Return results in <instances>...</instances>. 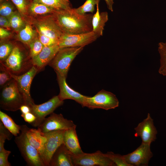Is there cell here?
Listing matches in <instances>:
<instances>
[{
    "label": "cell",
    "mask_w": 166,
    "mask_h": 166,
    "mask_svg": "<svg viewBox=\"0 0 166 166\" xmlns=\"http://www.w3.org/2000/svg\"><path fill=\"white\" fill-rule=\"evenodd\" d=\"M63 34H77L92 31V14H79L72 8L56 10L52 14Z\"/></svg>",
    "instance_id": "1"
},
{
    "label": "cell",
    "mask_w": 166,
    "mask_h": 166,
    "mask_svg": "<svg viewBox=\"0 0 166 166\" xmlns=\"http://www.w3.org/2000/svg\"><path fill=\"white\" fill-rule=\"evenodd\" d=\"M27 127L26 125H20V132L15 136L14 141L28 165L44 166L38 151L28 140L26 134Z\"/></svg>",
    "instance_id": "2"
},
{
    "label": "cell",
    "mask_w": 166,
    "mask_h": 166,
    "mask_svg": "<svg viewBox=\"0 0 166 166\" xmlns=\"http://www.w3.org/2000/svg\"><path fill=\"white\" fill-rule=\"evenodd\" d=\"M0 93V107L6 111H16L25 104V100L13 78L2 88Z\"/></svg>",
    "instance_id": "3"
},
{
    "label": "cell",
    "mask_w": 166,
    "mask_h": 166,
    "mask_svg": "<svg viewBox=\"0 0 166 166\" xmlns=\"http://www.w3.org/2000/svg\"><path fill=\"white\" fill-rule=\"evenodd\" d=\"M84 47H68L60 48L49 64L55 72L66 77L71 64Z\"/></svg>",
    "instance_id": "4"
},
{
    "label": "cell",
    "mask_w": 166,
    "mask_h": 166,
    "mask_svg": "<svg viewBox=\"0 0 166 166\" xmlns=\"http://www.w3.org/2000/svg\"><path fill=\"white\" fill-rule=\"evenodd\" d=\"M119 104L118 100L115 95L102 89L92 97L87 96L84 107L91 109H101L107 110L115 109Z\"/></svg>",
    "instance_id": "5"
},
{
    "label": "cell",
    "mask_w": 166,
    "mask_h": 166,
    "mask_svg": "<svg viewBox=\"0 0 166 166\" xmlns=\"http://www.w3.org/2000/svg\"><path fill=\"white\" fill-rule=\"evenodd\" d=\"M72 162L73 166H116L100 150L90 153L84 152L77 156L73 155Z\"/></svg>",
    "instance_id": "6"
},
{
    "label": "cell",
    "mask_w": 166,
    "mask_h": 166,
    "mask_svg": "<svg viewBox=\"0 0 166 166\" xmlns=\"http://www.w3.org/2000/svg\"><path fill=\"white\" fill-rule=\"evenodd\" d=\"M38 71L34 65L25 73L18 75L11 73L13 78L16 81L18 89L22 96L25 104L30 107L34 104L30 93L32 80Z\"/></svg>",
    "instance_id": "7"
},
{
    "label": "cell",
    "mask_w": 166,
    "mask_h": 166,
    "mask_svg": "<svg viewBox=\"0 0 166 166\" xmlns=\"http://www.w3.org/2000/svg\"><path fill=\"white\" fill-rule=\"evenodd\" d=\"M33 22L37 31L51 38L58 41L63 34L52 14L39 17Z\"/></svg>",
    "instance_id": "8"
},
{
    "label": "cell",
    "mask_w": 166,
    "mask_h": 166,
    "mask_svg": "<svg viewBox=\"0 0 166 166\" xmlns=\"http://www.w3.org/2000/svg\"><path fill=\"white\" fill-rule=\"evenodd\" d=\"M64 101L58 95L54 96L47 101L40 105H33L31 107V112L36 116V119L31 125L38 127L42 122L45 117L50 115L57 108L62 105Z\"/></svg>",
    "instance_id": "9"
},
{
    "label": "cell",
    "mask_w": 166,
    "mask_h": 166,
    "mask_svg": "<svg viewBox=\"0 0 166 166\" xmlns=\"http://www.w3.org/2000/svg\"><path fill=\"white\" fill-rule=\"evenodd\" d=\"M76 126L73 121L65 118L61 114L53 112L45 118L38 127V129L42 133L59 130H65Z\"/></svg>",
    "instance_id": "10"
},
{
    "label": "cell",
    "mask_w": 166,
    "mask_h": 166,
    "mask_svg": "<svg viewBox=\"0 0 166 166\" xmlns=\"http://www.w3.org/2000/svg\"><path fill=\"white\" fill-rule=\"evenodd\" d=\"M99 37L93 31L77 34H63L58 40L60 48L84 47L95 41Z\"/></svg>",
    "instance_id": "11"
},
{
    "label": "cell",
    "mask_w": 166,
    "mask_h": 166,
    "mask_svg": "<svg viewBox=\"0 0 166 166\" xmlns=\"http://www.w3.org/2000/svg\"><path fill=\"white\" fill-rule=\"evenodd\" d=\"M65 130L54 131L42 133L47 138L41 156L44 166H49L52 156L58 148L63 143V135Z\"/></svg>",
    "instance_id": "12"
},
{
    "label": "cell",
    "mask_w": 166,
    "mask_h": 166,
    "mask_svg": "<svg viewBox=\"0 0 166 166\" xmlns=\"http://www.w3.org/2000/svg\"><path fill=\"white\" fill-rule=\"evenodd\" d=\"M152 156L150 144L143 143L132 152L123 155L126 162L131 166H148Z\"/></svg>",
    "instance_id": "13"
},
{
    "label": "cell",
    "mask_w": 166,
    "mask_h": 166,
    "mask_svg": "<svg viewBox=\"0 0 166 166\" xmlns=\"http://www.w3.org/2000/svg\"><path fill=\"white\" fill-rule=\"evenodd\" d=\"M134 136L140 137L143 143L150 144L156 138L157 132L154 126L153 119L148 113L147 117L135 128Z\"/></svg>",
    "instance_id": "14"
},
{
    "label": "cell",
    "mask_w": 166,
    "mask_h": 166,
    "mask_svg": "<svg viewBox=\"0 0 166 166\" xmlns=\"http://www.w3.org/2000/svg\"><path fill=\"white\" fill-rule=\"evenodd\" d=\"M0 63L12 73L16 75L20 74L29 67L25 62L21 50L17 46H14L12 52L6 60Z\"/></svg>",
    "instance_id": "15"
},
{
    "label": "cell",
    "mask_w": 166,
    "mask_h": 166,
    "mask_svg": "<svg viewBox=\"0 0 166 166\" xmlns=\"http://www.w3.org/2000/svg\"><path fill=\"white\" fill-rule=\"evenodd\" d=\"M57 80L60 88V93L58 95L62 101L67 99H72L84 107L85 98L87 96L82 95L70 87L67 84L66 77L61 75L55 72Z\"/></svg>",
    "instance_id": "16"
},
{
    "label": "cell",
    "mask_w": 166,
    "mask_h": 166,
    "mask_svg": "<svg viewBox=\"0 0 166 166\" xmlns=\"http://www.w3.org/2000/svg\"><path fill=\"white\" fill-rule=\"evenodd\" d=\"M60 49L58 44L44 46L38 55L31 58L32 65L38 71L41 70L52 60Z\"/></svg>",
    "instance_id": "17"
},
{
    "label": "cell",
    "mask_w": 166,
    "mask_h": 166,
    "mask_svg": "<svg viewBox=\"0 0 166 166\" xmlns=\"http://www.w3.org/2000/svg\"><path fill=\"white\" fill-rule=\"evenodd\" d=\"M76 126L65 130L63 138V143L74 156L84 152L80 147L76 131Z\"/></svg>",
    "instance_id": "18"
},
{
    "label": "cell",
    "mask_w": 166,
    "mask_h": 166,
    "mask_svg": "<svg viewBox=\"0 0 166 166\" xmlns=\"http://www.w3.org/2000/svg\"><path fill=\"white\" fill-rule=\"evenodd\" d=\"M72 156V154L62 143L52 156L49 166H73Z\"/></svg>",
    "instance_id": "19"
},
{
    "label": "cell",
    "mask_w": 166,
    "mask_h": 166,
    "mask_svg": "<svg viewBox=\"0 0 166 166\" xmlns=\"http://www.w3.org/2000/svg\"><path fill=\"white\" fill-rule=\"evenodd\" d=\"M26 135L30 143L38 151L41 157L47 138L38 129L27 127Z\"/></svg>",
    "instance_id": "20"
},
{
    "label": "cell",
    "mask_w": 166,
    "mask_h": 166,
    "mask_svg": "<svg viewBox=\"0 0 166 166\" xmlns=\"http://www.w3.org/2000/svg\"><path fill=\"white\" fill-rule=\"evenodd\" d=\"M100 1H98L97 4L96 11L93 15L92 20V31L99 37L103 35L105 24L108 20V14L107 12H99V4Z\"/></svg>",
    "instance_id": "21"
},
{
    "label": "cell",
    "mask_w": 166,
    "mask_h": 166,
    "mask_svg": "<svg viewBox=\"0 0 166 166\" xmlns=\"http://www.w3.org/2000/svg\"><path fill=\"white\" fill-rule=\"evenodd\" d=\"M56 10L44 4L32 1L29 4L28 13L34 16L53 14Z\"/></svg>",
    "instance_id": "22"
},
{
    "label": "cell",
    "mask_w": 166,
    "mask_h": 166,
    "mask_svg": "<svg viewBox=\"0 0 166 166\" xmlns=\"http://www.w3.org/2000/svg\"><path fill=\"white\" fill-rule=\"evenodd\" d=\"M0 119L5 127L15 136L20 132V125L16 124L11 117L1 111H0Z\"/></svg>",
    "instance_id": "23"
},
{
    "label": "cell",
    "mask_w": 166,
    "mask_h": 166,
    "mask_svg": "<svg viewBox=\"0 0 166 166\" xmlns=\"http://www.w3.org/2000/svg\"><path fill=\"white\" fill-rule=\"evenodd\" d=\"M44 4L56 10L72 9L69 0H32Z\"/></svg>",
    "instance_id": "24"
},
{
    "label": "cell",
    "mask_w": 166,
    "mask_h": 166,
    "mask_svg": "<svg viewBox=\"0 0 166 166\" xmlns=\"http://www.w3.org/2000/svg\"><path fill=\"white\" fill-rule=\"evenodd\" d=\"M35 36V31L32 26L27 24L19 32L18 37L21 42L29 46L31 42L36 37Z\"/></svg>",
    "instance_id": "25"
},
{
    "label": "cell",
    "mask_w": 166,
    "mask_h": 166,
    "mask_svg": "<svg viewBox=\"0 0 166 166\" xmlns=\"http://www.w3.org/2000/svg\"><path fill=\"white\" fill-rule=\"evenodd\" d=\"M21 15L18 11H15L8 18L11 28L16 31L19 32L25 26Z\"/></svg>",
    "instance_id": "26"
},
{
    "label": "cell",
    "mask_w": 166,
    "mask_h": 166,
    "mask_svg": "<svg viewBox=\"0 0 166 166\" xmlns=\"http://www.w3.org/2000/svg\"><path fill=\"white\" fill-rule=\"evenodd\" d=\"M158 51L160 56V65L158 72L160 74L166 76V42L159 43Z\"/></svg>",
    "instance_id": "27"
},
{
    "label": "cell",
    "mask_w": 166,
    "mask_h": 166,
    "mask_svg": "<svg viewBox=\"0 0 166 166\" xmlns=\"http://www.w3.org/2000/svg\"><path fill=\"white\" fill-rule=\"evenodd\" d=\"M100 0H86L81 6L77 8L73 9L74 11L81 15H84L87 12L93 14L95 10V6L98 1Z\"/></svg>",
    "instance_id": "28"
},
{
    "label": "cell",
    "mask_w": 166,
    "mask_h": 166,
    "mask_svg": "<svg viewBox=\"0 0 166 166\" xmlns=\"http://www.w3.org/2000/svg\"><path fill=\"white\" fill-rule=\"evenodd\" d=\"M16 7L18 11L22 17L26 16L28 7L31 2L30 0H10Z\"/></svg>",
    "instance_id": "29"
},
{
    "label": "cell",
    "mask_w": 166,
    "mask_h": 166,
    "mask_svg": "<svg viewBox=\"0 0 166 166\" xmlns=\"http://www.w3.org/2000/svg\"><path fill=\"white\" fill-rule=\"evenodd\" d=\"M30 56L32 58L38 55L42 50L44 46L40 41L38 37H36L30 43Z\"/></svg>",
    "instance_id": "30"
},
{
    "label": "cell",
    "mask_w": 166,
    "mask_h": 166,
    "mask_svg": "<svg viewBox=\"0 0 166 166\" xmlns=\"http://www.w3.org/2000/svg\"><path fill=\"white\" fill-rule=\"evenodd\" d=\"M11 73L6 67L0 63V86L1 88L13 79Z\"/></svg>",
    "instance_id": "31"
},
{
    "label": "cell",
    "mask_w": 166,
    "mask_h": 166,
    "mask_svg": "<svg viewBox=\"0 0 166 166\" xmlns=\"http://www.w3.org/2000/svg\"><path fill=\"white\" fill-rule=\"evenodd\" d=\"M14 6L9 1L3 0L1 2L0 5L1 16L8 18L14 12Z\"/></svg>",
    "instance_id": "32"
},
{
    "label": "cell",
    "mask_w": 166,
    "mask_h": 166,
    "mask_svg": "<svg viewBox=\"0 0 166 166\" xmlns=\"http://www.w3.org/2000/svg\"><path fill=\"white\" fill-rule=\"evenodd\" d=\"M13 134L0 121V151L4 148V144L6 140H10Z\"/></svg>",
    "instance_id": "33"
},
{
    "label": "cell",
    "mask_w": 166,
    "mask_h": 166,
    "mask_svg": "<svg viewBox=\"0 0 166 166\" xmlns=\"http://www.w3.org/2000/svg\"><path fill=\"white\" fill-rule=\"evenodd\" d=\"M104 154L113 161L116 166H131L126 162L123 155L115 154L112 152H107Z\"/></svg>",
    "instance_id": "34"
},
{
    "label": "cell",
    "mask_w": 166,
    "mask_h": 166,
    "mask_svg": "<svg viewBox=\"0 0 166 166\" xmlns=\"http://www.w3.org/2000/svg\"><path fill=\"white\" fill-rule=\"evenodd\" d=\"M14 46L10 43L2 44L0 46V63L4 61L12 52Z\"/></svg>",
    "instance_id": "35"
},
{
    "label": "cell",
    "mask_w": 166,
    "mask_h": 166,
    "mask_svg": "<svg viewBox=\"0 0 166 166\" xmlns=\"http://www.w3.org/2000/svg\"><path fill=\"white\" fill-rule=\"evenodd\" d=\"M39 39L44 46H51L58 44V40L45 36L37 31Z\"/></svg>",
    "instance_id": "36"
},
{
    "label": "cell",
    "mask_w": 166,
    "mask_h": 166,
    "mask_svg": "<svg viewBox=\"0 0 166 166\" xmlns=\"http://www.w3.org/2000/svg\"><path fill=\"white\" fill-rule=\"evenodd\" d=\"M11 152L5 148L0 151V166H11L8 157Z\"/></svg>",
    "instance_id": "37"
},
{
    "label": "cell",
    "mask_w": 166,
    "mask_h": 166,
    "mask_svg": "<svg viewBox=\"0 0 166 166\" xmlns=\"http://www.w3.org/2000/svg\"><path fill=\"white\" fill-rule=\"evenodd\" d=\"M21 116L26 122L30 124L34 123L36 119L35 115L31 112L26 114H22Z\"/></svg>",
    "instance_id": "38"
},
{
    "label": "cell",
    "mask_w": 166,
    "mask_h": 166,
    "mask_svg": "<svg viewBox=\"0 0 166 166\" xmlns=\"http://www.w3.org/2000/svg\"><path fill=\"white\" fill-rule=\"evenodd\" d=\"M0 26L1 27L8 29L11 27L8 18L2 16L0 17Z\"/></svg>",
    "instance_id": "39"
},
{
    "label": "cell",
    "mask_w": 166,
    "mask_h": 166,
    "mask_svg": "<svg viewBox=\"0 0 166 166\" xmlns=\"http://www.w3.org/2000/svg\"><path fill=\"white\" fill-rule=\"evenodd\" d=\"M11 33L4 29L0 27V38H7L10 35Z\"/></svg>",
    "instance_id": "40"
},
{
    "label": "cell",
    "mask_w": 166,
    "mask_h": 166,
    "mask_svg": "<svg viewBox=\"0 0 166 166\" xmlns=\"http://www.w3.org/2000/svg\"><path fill=\"white\" fill-rule=\"evenodd\" d=\"M22 114H26L31 112L30 107L28 105L24 104L22 105L20 109Z\"/></svg>",
    "instance_id": "41"
},
{
    "label": "cell",
    "mask_w": 166,
    "mask_h": 166,
    "mask_svg": "<svg viewBox=\"0 0 166 166\" xmlns=\"http://www.w3.org/2000/svg\"><path fill=\"white\" fill-rule=\"evenodd\" d=\"M107 4L108 9L111 11H113V6L114 3L113 0H104Z\"/></svg>",
    "instance_id": "42"
},
{
    "label": "cell",
    "mask_w": 166,
    "mask_h": 166,
    "mask_svg": "<svg viewBox=\"0 0 166 166\" xmlns=\"http://www.w3.org/2000/svg\"><path fill=\"white\" fill-rule=\"evenodd\" d=\"M3 0H0V2H2Z\"/></svg>",
    "instance_id": "43"
},
{
    "label": "cell",
    "mask_w": 166,
    "mask_h": 166,
    "mask_svg": "<svg viewBox=\"0 0 166 166\" xmlns=\"http://www.w3.org/2000/svg\"><path fill=\"white\" fill-rule=\"evenodd\" d=\"M31 1L32 0H30Z\"/></svg>",
    "instance_id": "44"
}]
</instances>
